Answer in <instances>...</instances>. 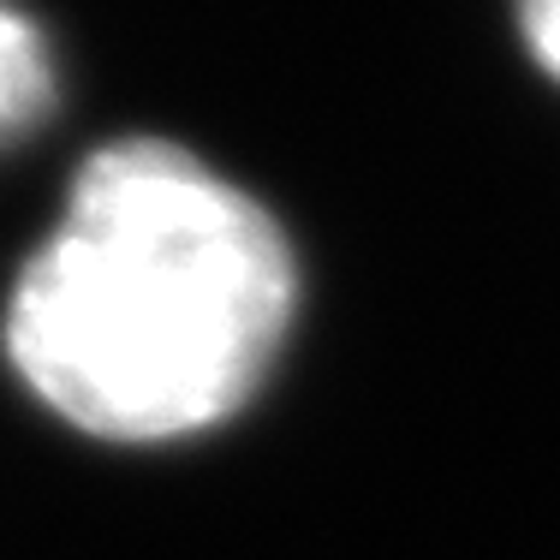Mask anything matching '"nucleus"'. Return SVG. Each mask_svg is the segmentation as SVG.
I'll use <instances>...</instances> for the list:
<instances>
[{
  "label": "nucleus",
  "mask_w": 560,
  "mask_h": 560,
  "mask_svg": "<svg viewBox=\"0 0 560 560\" xmlns=\"http://www.w3.org/2000/svg\"><path fill=\"white\" fill-rule=\"evenodd\" d=\"M287 233L233 179L162 138L78 167L7 304L31 394L102 442H179L233 418L287 340Z\"/></svg>",
  "instance_id": "nucleus-1"
},
{
  "label": "nucleus",
  "mask_w": 560,
  "mask_h": 560,
  "mask_svg": "<svg viewBox=\"0 0 560 560\" xmlns=\"http://www.w3.org/2000/svg\"><path fill=\"white\" fill-rule=\"evenodd\" d=\"M518 24H525V43L542 60V72L560 78V0H518Z\"/></svg>",
  "instance_id": "nucleus-3"
},
{
  "label": "nucleus",
  "mask_w": 560,
  "mask_h": 560,
  "mask_svg": "<svg viewBox=\"0 0 560 560\" xmlns=\"http://www.w3.org/2000/svg\"><path fill=\"white\" fill-rule=\"evenodd\" d=\"M55 108V55L36 19L0 0V150Z\"/></svg>",
  "instance_id": "nucleus-2"
}]
</instances>
